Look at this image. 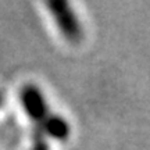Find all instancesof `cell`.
Segmentation results:
<instances>
[{
  "instance_id": "cell-1",
  "label": "cell",
  "mask_w": 150,
  "mask_h": 150,
  "mask_svg": "<svg viewBox=\"0 0 150 150\" xmlns=\"http://www.w3.org/2000/svg\"><path fill=\"white\" fill-rule=\"evenodd\" d=\"M46 6L56 27L65 40L71 43H79L83 38V28L70 3L63 0H52L47 1Z\"/></svg>"
},
{
  "instance_id": "cell-2",
  "label": "cell",
  "mask_w": 150,
  "mask_h": 150,
  "mask_svg": "<svg viewBox=\"0 0 150 150\" xmlns=\"http://www.w3.org/2000/svg\"><path fill=\"white\" fill-rule=\"evenodd\" d=\"M20 102L24 111L33 122L42 124L49 115V106L39 86L27 83L21 88Z\"/></svg>"
},
{
  "instance_id": "cell-3",
  "label": "cell",
  "mask_w": 150,
  "mask_h": 150,
  "mask_svg": "<svg viewBox=\"0 0 150 150\" xmlns=\"http://www.w3.org/2000/svg\"><path fill=\"white\" fill-rule=\"evenodd\" d=\"M40 125H42L43 135H46V136L52 138V139L63 142V140H67L70 138L71 127L68 121L65 118H63L61 115L49 114L47 118Z\"/></svg>"
},
{
  "instance_id": "cell-4",
  "label": "cell",
  "mask_w": 150,
  "mask_h": 150,
  "mask_svg": "<svg viewBox=\"0 0 150 150\" xmlns=\"http://www.w3.org/2000/svg\"><path fill=\"white\" fill-rule=\"evenodd\" d=\"M31 150H49V145H47V142H46V139H45V135L43 134L38 135Z\"/></svg>"
},
{
  "instance_id": "cell-5",
  "label": "cell",
  "mask_w": 150,
  "mask_h": 150,
  "mask_svg": "<svg viewBox=\"0 0 150 150\" xmlns=\"http://www.w3.org/2000/svg\"><path fill=\"white\" fill-rule=\"evenodd\" d=\"M1 104H3V96H1V92H0V107H1Z\"/></svg>"
}]
</instances>
